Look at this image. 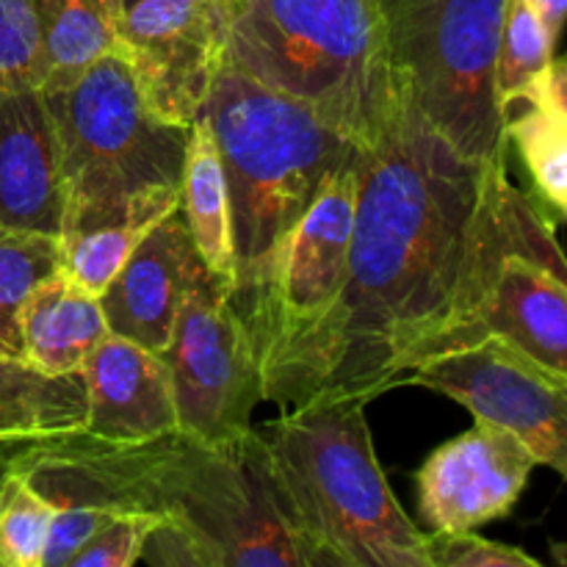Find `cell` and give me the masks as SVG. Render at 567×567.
I'll use <instances>...</instances> for the list:
<instances>
[{
  "label": "cell",
  "mask_w": 567,
  "mask_h": 567,
  "mask_svg": "<svg viewBox=\"0 0 567 567\" xmlns=\"http://www.w3.org/2000/svg\"><path fill=\"white\" fill-rule=\"evenodd\" d=\"M548 238L554 221L509 181L507 155L465 158L399 94L358 158L341 293L260 365L264 402L291 410L393 391L476 313L504 255Z\"/></svg>",
  "instance_id": "cell-1"
},
{
  "label": "cell",
  "mask_w": 567,
  "mask_h": 567,
  "mask_svg": "<svg viewBox=\"0 0 567 567\" xmlns=\"http://www.w3.org/2000/svg\"><path fill=\"white\" fill-rule=\"evenodd\" d=\"M25 468L55 504L161 518L142 563L313 567L282 509L255 426L230 443H205L183 430L116 443L78 430L44 441Z\"/></svg>",
  "instance_id": "cell-2"
},
{
  "label": "cell",
  "mask_w": 567,
  "mask_h": 567,
  "mask_svg": "<svg viewBox=\"0 0 567 567\" xmlns=\"http://www.w3.org/2000/svg\"><path fill=\"white\" fill-rule=\"evenodd\" d=\"M203 116L210 122L225 169L236 302L244 313L275 277L305 210L363 144L225 59Z\"/></svg>",
  "instance_id": "cell-3"
},
{
  "label": "cell",
  "mask_w": 567,
  "mask_h": 567,
  "mask_svg": "<svg viewBox=\"0 0 567 567\" xmlns=\"http://www.w3.org/2000/svg\"><path fill=\"white\" fill-rule=\"evenodd\" d=\"M365 404H302L260 426L277 496L313 567H432L430 535L382 474Z\"/></svg>",
  "instance_id": "cell-4"
},
{
  "label": "cell",
  "mask_w": 567,
  "mask_h": 567,
  "mask_svg": "<svg viewBox=\"0 0 567 567\" xmlns=\"http://www.w3.org/2000/svg\"><path fill=\"white\" fill-rule=\"evenodd\" d=\"M225 61L363 147L399 103L380 0H233Z\"/></svg>",
  "instance_id": "cell-5"
},
{
  "label": "cell",
  "mask_w": 567,
  "mask_h": 567,
  "mask_svg": "<svg viewBox=\"0 0 567 567\" xmlns=\"http://www.w3.org/2000/svg\"><path fill=\"white\" fill-rule=\"evenodd\" d=\"M44 97L64 175L61 238L177 210L192 125H169L147 109L122 50Z\"/></svg>",
  "instance_id": "cell-6"
},
{
  "label": "cell",
  "mask_w": 567,
  "mask_h": 567,
  "mask_svg": "<svg viewBox=\"0 0 567 567\" xmlns=\"http://www.w3.org/2000/svg\"><path fill=\"white\" fill-rule=\"evenodd\" d=\"M396 92L460 155H509L496 92L507 0H380Z\"/></svg>",
  "instance_id": "cell-7"
},
{
  "label": "cell",
  "mask_w": 567,
  "mask_h": 567,
  "mask_svg": "<svg viewBox=\"0 0 567 567\" xmlns=\"http://www.w3.org/2000/svg\"><path fill=\"white\" fill-rule=\"evenodd\" d=\"M161 358L169 369L177 430L205 443H230L252 430L264 380L230 282L210 269L199 277Z\"/></svg>",
  "instance_id": "cell-8"
},
{
  "label": "cell",
  "mask_w": 567,
  "mask_h": 567,
  "mask_svg": "<svg viewBox=\"0 0 567 567\" xmlns=\"http://www.w3.org/2000/svg\"><path fill=\"white\" fill-rule=\"evenodd\" d=\"M402 385L449 396L474 419L507 426L537 465L567 480V374L535 363L498 338L441 352L415 365Z\"/></svg>",
  "instance_id": "cell-9"
},
{
  "label": "cell",
  "mask_w": 567,
  "mask_h": 567,
  "mask_svg": "<svg viewBox=\"0 0 567 567\" xmlns=\"http://www.w3.org/2000/svg\"><path fill=\"white\" fill-rule=\"evenodd\" d=\"M360 153L332 172L293 227L271 282L244 310L260 365L299 341L341 293L358 208Z\"/></svg>",
  "instance_id": "cell-10"
},
{
  "label": "cell",
  "mask_w": 567,
  "mask_h": 567,
  "mask_svg": "<svg viewBox=\"0 0 567 567\" xmlns=\"http://www.w3.org/2000/svg\"><path fill=\"white\" fill-rule=\"evenodd\" d=\"M233 0H131L122 55L158 120L188 127L205 109L227 48Z\"/></svg>",
  "instance_id": "cell-11"
},
{
  "label": "cell",
  "mask_w": 567,
  "mask_h": 567,
  "mask_svg": "<svg viewBox=\"0 0 567 567\" xmlns=\"http://www.w3.org/2000/svg\"><path fill=\"white\" fill-rule=\"evenodd\" d=\"M537 457L507 426L474 419V426L426 457L419 509L432 532H476L513 513Z\"/></svg>",
  "instance_id": "cell-12"
},
{
  "label": "cell",
  "mask_w": 567,
  "mask_h": 567,
  "mask_svg": "<svg viewBox=\"0 0 567 567\" xmlns=\"http://www.w3.org/2000/svg\"><path fill=\"white\" fill-rule=\"evenodd\" d=\"M485 338H498L535 363L567 374V258L557 238L504 255L476 313L435 354Z\"/></svg>",
  "instance_id": "cell-13"
},
{
  "label": "cell",
  "mask_w": 567,
  "mask_h": 567,
  "mask_svg": "<svg viewBox=\"0 0 567 567\" xmlns=\"http://www.w3.org/2000/svg\"><path fill=\"white\" fill-rule=\"evenodd\" d=\"M205 271L208 266L199 258L181 210H172L142 238L120 275L100 293L109 330L164 354L177 316Z\"/></svg>",
  "instance_id": "cell-14"
},
{
  "label": "cell",
  "mask_w": 567,
  "mask_h": 567,
  "mask_svg": "<svg viewBox=\"0 0 567 567\" xmlns=\"http://www.w3.org/2000/svg\"><path fill=\"white\" fill-rule=\"evenodd\" d=\"M64 175L53 114L39 86L0 100V225L64 230Z\"/></svg>",
  "instance_id": "cell-15"
},
{
  "label": "cell",
  "mask_w": 567,
  "mask_h": 567,
  "mask_svg": "<svg viewBox=\"0 0 567 567\" xmlns=\"http://www.w3.org/2000/svg\"><path fill=\"white\" fill-rule=\"evenodd\" d=\"M81 380L89 435L131 443L177 430L169 369L142 343L109 332L81 369Z\"/></svg>",
  "instance_id": "cell-16"
},
{
  "label": "cell",
  "mask_w": 567,
  "mask_h": 567,
  "mask_svg": "<svg viewBox=\"0 0 567 567\" xmlns=\"http://www.w3.org/2000/svg\"><path fill=\"white\" fill-rule=\"evenodd\" d=\"M17 332L22 363L44 377H75L111 330L100 297L59 271L28 293Z\"/></svg>",
  "instance_id": "cell-17"
},
{
  "label": "cell",
  "mask_w": 567,
  "mask_h": 567,
  "mask_svg": "<svg viewBox=\"0 0 567 567\" xmlns=\"http://www.w3.org/2000/svg\"><path fill=\"white\" fill-rule=\"evenodd\" d=\"M39 31V89L55 92L122 50V0H33Z\"/></svg>",
  "instance_id": "cell-18"
},
{
  "label": "cell",
  "mask_w": 567,
  "mask_h": 567,
  "mask_svg": "<svg viewBox=\"0 0 567 567\" xmlns=\"http://www.w3.org/2000/svg\"><path fill=\"white\" fill-rule=\"evenodd\" d=\"M181 210L199 258L210 271L236 288V255H233L230 197L225 169L210 122L203 114L188 127L186 161H183Z\"/></svg>",
  "instance_id": "cell-19"
},
{
  "label": "cell",
  "mask_w": 567,
  "mask_h": 567,
  "mask_svg": "<svg viewBox=\"0 0 567 567\" xmlns=\"http://www.w3.org/2000/svg\"><path fill=\"white\" fill-rule=\"evenodd\" d=\"M86 426L81 374L44 377L0 352V441L61 437Z\"/></svg>",
  "instance_id": "cell-20"
},
{
  "label": "cell",
  "mask_w": 567,
  "mask_h": 567,
  "mask_svg": "<svg viewBox=\"0 0 567 567\" xmlns=\"http://www.w3.org/2000/svg\"><path fill=\"white\" fill-rule=\"evenodd\" d=\"M64 271L61 238L0 225V352L20 360L17 316L28 293L48 277Z\"/></svg>",
  "instance_id": "cell-21"
},
{
  "label": "cell",
  "mask_w": 567,
  "mask_h": 567,
  "mask_svg": "<svg viewBox=\"0 0 567 567\" xmlns=\"http://www.w3.org/2000/svg\"><path fill=\"white\" fill-rule=\"evenodd\" d=\"M551 61L554 42L529 3L507 0L496 66V92L507 114L518 103H532Z\"/></svg>",
  "instance_id": "cell-22"
},
{
  "label": "cell",
  "mask_w": 567,
  "mask_h": 567,
  "mask_svg": "<svg viewBox=\"0 0 567 567\" xmlns=\"http://www.w3.org/2000/svg\"><path fill=\"white\" fill-rule=\"evenodd\" d=\"M28 460L0 482V567H42L50 526L59 509V504L31 482Z\"/></svg>",
  "instance_id": "cell-23"
},
{
  "label": "cell",
  "mask_w": 567,
  "mask_h": 567,
  "mask_svg": "<svg viewBox=\"0 0 567 567\" xmlns=\"http://www.w3.org/2000/svg\"><path fill=\"white\" fill-rule=\"evenodd\" d=\"M507 138L515 144L537 194L567 219V125L540 105L509 114Z\"/></svg>",
  "instance_id": "cell-24"
},
{
  "label": "cell",
  "mask_w": 567,
  "mask_h": 567,
  "mask_svg": "<svg viewBox=\"0 0 567 567\" xmlns=\"http://www.w3.org/2000/svg\"><path fill=\"white\" fill-rule=\"evenodd\" d=\"M158 221V216H133V219L116 221V225H103L61 238L66 277L86 288L89 293L100 297L111 286V280L120 275L133 249L142 244V238Z\"/></svg>",
  "instance_id": "cell-25"
},
{
  "label": "cell",
  "mask_w": 567,
  "mask_h": 567,
  "mask_svg": "<svg viewBox=\"0 0 567 567\" xmlns=\"http://www.w3.org/2000/svg\"><path fill=\"white\" fill-rule=\"evenodd\" d=\"M39 86V31L33 0H0V100Z\"/></svg>",
  "instance_id": "cell-26"
},
{
  "label": "cell",
  "mask_w": 567,
  "mask_h": 567,
  "mask_svg": "<svg viewBox=\"0 0 567 567\" xmlns=\"http://www.w3.org/2000/svg\"><path fill=\"white\" fill-rule=\"evenodd\" d=\"M158 529L161 518L150 513H114L70 567H131L142 563L150 537Z\"/></svg>",
  "instance_id": "cell-27"
},
{
  "label": "cell",
  "mask_w": 567,
  "mask_h": 567,
  "mask_svg": "<svg viewBox=\"0 0 567 567\" xmlns=\"http://www.w3.org/2000/svg\"><path fill=\"white\" fill-rule=\"evenodd\" d=\"M432 567H540V559L476 532H430Z\"/></svg>",
  "instance_id": "cell-28"
},
{
  "label": "cell",
  "mask_w": 567,
  "mask_h": 567,
  "mask_svg": "<svg viewBox=\"0 0 567 567\" xmlns=\"http://www.w3.org/2000/svg\"><path fill=\"white\" fill-rule=\"evenodd\" d=\"M111 509L94 504H59L42 567H70L89 540L111 520Z\"/></svg>",
  "instance_id": "cell-29"
},
{
  "label": "cell",
  "mask_w": 567,
  "mask_h": 567,
  "mask_svg": "<svg viewBox=\"0 0 567 567\" xmlns=\"http://www.w3.org/2000/svg\"><path fill=\"white\" fill-rule=\"evenodd\" d=\"M526 105H540V109L551 111L554 116H559L567 125V55L554 59L551 64H548L535 97Z\"/></svg>",
  "instance_id": "cell-30"
},
{
  "label": "cell",
  "mask_w": 567,
  "mask_h": 567,
  "mask_svg": "<svg viewBox=\"0 0 567 567\" xmlns=\"http://www.w3.org/2000/svg\"><path fill=\"white\" fill-rule=\"evenodd\" d=\"M526 3L535 11L537 20L543 22V28H546V33L551 37V42L557 44V39L563 37L567 22V0H526Z\"/></svg>",
  "instance_id": "cell-31"
},
{
  "label": "cell",
  "mask_w": 567,
  "mask_h": 567,
  "mask_svg": "<svg viewBox=\"0 0 567 567\" xmlns=\"http://www.w3.org/2000/svg\"><path fill=\"white\" fill-rule=\"evenodd\" d=\"M53 441V437H39V441H0V482L17 468V465L25 463L33 452L39 449V443Z\"/></svg>",
  "instance_id": "cell-32"
},
{
  "label": "cell",
  "mask_w": 567,
  "mask_h": 567,
  "mask_svg": "<svg viewBox=\"0 0 567 567\" xmlns=\"http://www.w3.org/2000/svg\"><path fill=\"white\" fill-rule=\"evenodd\" d=\"M122 3H125V6H127V3H131V0H122Z\"/></svg>",
  "instance_id": "cell-33"
}]
</instances>
